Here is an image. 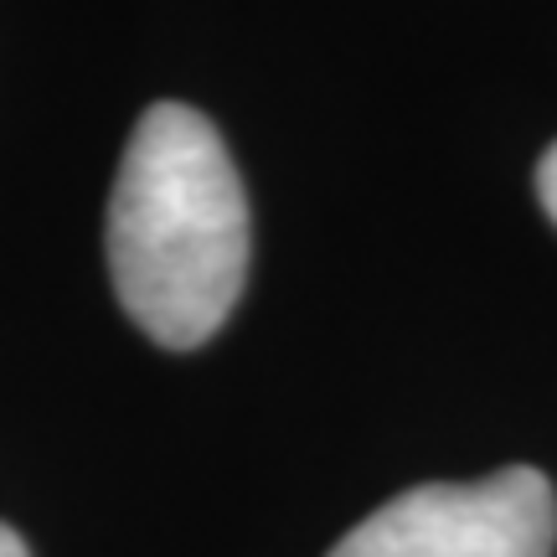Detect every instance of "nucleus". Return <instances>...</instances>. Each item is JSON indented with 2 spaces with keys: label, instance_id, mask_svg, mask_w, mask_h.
<instances>
[{
  "label": "nucleus",
  "instance_id": "2",
  "mask_svg": "<svg viewBox=\"0 0 557 557\" xmlns=\"http://www.w3.org/2000/svg\"><path fill=\"white\" fill-rule=\"evenodd\" d=\"M557 491L532 465L475 485H413L351 527L325 557H553Z\"/></svg>",
  "mask_w": 557,
  "mask_h": 557
},
{
  "label": "nucleus",
  "instance_id": "3",
  "mask_svg": "<svg viewBox=\"0 0 557 557\" xmlns=\"http://www.w3.org/2000/svg\"><path fill=\"white\" fill-rule=\"evenodd\" d=\"M537 197H542V207H547V218L557 222V145L542 156V165H537Z\"/></svg>",
  "mask_w": 557,
  "mask_h": 557
},
{
  "label": "nucleus",
  "instance_id": "4",
  "mask_svg": "<svg viewBox=\"0 0 557 557\" xmlns=\"http://www.w3.org/2000/svg\"><path fill=\"white\" fill-rule=\"evenodd\" d=\"M0 557H32V553H26V542H21L5 521H0Z\"/></svg>",
  "mask_w": 557,
  "mask_h": 557
},
{
  "label": "nucleus",
  "instance_id": "1",
  "mask_svg": "<svg viewBox=\"0 0 557 557\" xmlns=\"http://www.w3.org/2000/svg\"><path fill=\"white\" fill-rule=\"evenodd\" d=\"M109 274L145 336L191 351L222 331L248 278V201L212 120L150 103L109 197Z\"/></svg>",
  "mask_w": 557,
  "mask_h": 557
}]
</instances>
